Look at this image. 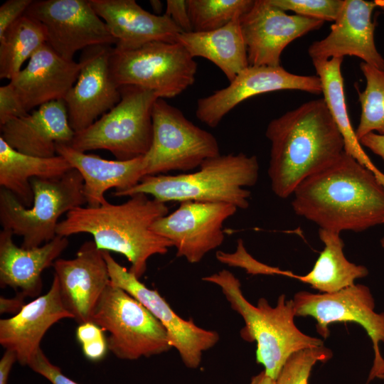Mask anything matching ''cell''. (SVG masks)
<instances>
[{"label":"cell","mask_w":384,"mask_h":384,"mask_svg":"<svg viewBox=\"0 0 384 384\" xmlns=\"http://www.w3.org/2000/svg\"><path fill=\"white\" fill-rule=\"evenodd\" d=\"M177 42L193 58L202 57L214 63L230 82L249 66L240 19L210 31L182 32Z\"/></svg>","instance_id":"484cf974"},{"label":"cell","mask_w":384,"mask_h":384,"mask_svg":"<svg viewBox=\"0 0 384 384\" xmlns=\"http://www.w3.org/2000/svg\"><path fill=\"white\" fill-rule=\"evenodd\" d=\"M63 319L73 316L64 306L54 275L47 293L26 304L14 316L0 320V343L16 353L21 366H28L46 331Z\"/></svg>","instance_id":"44dd1931"},{"label":"cell","mask_w":384,"mask_h":384,"mask_svg":"<svg viewBox=\"0 0 384 384\" xmlns=\"http://www.w3.org/2000/svg\"><path fill=\"white\" fill-rule=\"evenodd\" d=\"M53 267L65 307L79 324L91 321L98 301L110 283L103 251L88 240L74 258H58Z\"/></svg>","instance_id":"ac0fdd59"},{"label":"cell","mask_w":384,"mask_h":384,"mask_svg":"<svg viewBox=\"0 0 384 384\" xmlns=\"http://www.w3.org/2000/svg\"><path fill=\"white\" fill-rule=\"evenodd\" d=\"M25 14L43 25L46 43L68 60L80 50L116 44L90 0L33 1Z\"/></svg>","instance_id":"7c38bea8"},{"label":"cell","mask_w":384,"mask_h":384,"mask_svg":"<svg viewBox=\"0 0 384 384\" xmlns=\"http://www.w3.org/2000/svg\"><path fill=\"white\" fill-rule=\"evenodd\" d=\"M18 361L17 354L11 349H6L0 360V384H7L12 366Z\"/></svg>","instance_id":"7bdbcfd3"},{"label":"cell","mask_w":384,"mask_h":384,"mask_svg":"<svg viewBox=\"0 0 384 384\" xmlns=\"http://www.w3.org/2000/svg\"><path fill=\"white\" fill-rule=\"evenodd\" d=\"M116 40L114 48L124 51L154 41L177 42L182 31L166 14L156 15L134 0H90Z\"/></svg>","instance_id":"7402d4cb"},{"label":"cell","mask_w":384,"mask_h":384,"mask_svg":"<svg viewBox=\"0 0 384 384\" xmlns=\"http://www.w3.org/2000/svg\"><path fill=\"white\" fill-rule=\"evenodd\" d=\"M81 67L80 61L62 58L45 43L9 84L28 113L43 104L64 100Z\"/></svg>","instance_id":"ffe728a7"},{"label":"cell","mask_w":384,"mask_h":384,"mask_svg":"<svg viewBox=\"0 0 384 384\" xmlns=\"http://www.w3.org/2000/svg\"><path fill=\"white\" fill-rule=\"evenodd\" d=\"M237 210L227 203L183 201L173 213L156 220L151 230L172 242L177 257L198 263L223 244V223Z\"/></svg>","instance_id":"5bb4252c"},{"label":"cell","mask_w":384,"mask_h":384,"mask_svg":"<svg viewBox=\"0 0 384 384\" xmlns=\"http://www.w3.org/2000/svg\"><path fill=\"white\" fill-rule=\"evenodd\" d=\"M28 366L51 384H79L63 374L58 366L53 364L41 348L38 350Z\"/></svg>","instance_id":"d590c367"},{"label":"cell","mask_w":384,"mask_h":384,"mask_svg":"<svg viewBox=\"0 0 384 384\" xmlns=\"http://www.w3.org/2000/svg\"><path fill=\"white\" fill-rule=\"evenodd\" d=\"M25 297L16 293V296L11 298L4 297H0V313L14 314L18 313L25 304Z\"/></svg>","instance_id":"ee69618b"},{"label":"cell","mask_w":384,"mask_h":384,"mask_svg":"<svg viewBox=\"0 0 384 384\" xmlns=\"http://www.w3.org/2000/svg\"><path fill=\"white\" fill-rule=\"evenodd\" d=\"M380 245H381V247L383 248L384 250V237H383L380 240Z\"/></svg>","instance_id":"681fc988"},{"label":"cell","mask_w":384,"mask_h":384,"mask_svg":"<svg viewBox=\"0 0 384 384\" xmlns=\"http://www.w3.org/2000/svg\"><path fill=\"white\" fill-rule=\"evenodd\" d=\"M375 1L344 0L341 11L323 39L308 48L311 60H328L345 55L356 56L368 65L384 70V58L374 38L375 23L372 20Z\"/></svg>","instance_id":"d6986e66"},{"label":"cell","mask_w":384,"mask_h":384,"mask_svg":"<svg viewBox=\"0 0 384 384\" xmlns=\"http://www.w3.org/2000/svg\"><path fill=\"white\" fill-rule=\"evenodd\" d=\"M111 46H95L83 50L80 72L64 98L69 123L75 133L92 124L120 100L119 87L110 69Z\"/></svg>","instance_id":"e0dca14e"},{"label":"cell","mask_w":384,"mask_h":384,"mask_svg":"<svg viewBox=\"0 0 384 384\" xmlns=\"http://www.w3.org/2000/svg\"><path fill=\"white\" fill-rule=\"evenodd\" d=\"M45 43L43 25L26 14L20 17L0 37V78L12 80Z\"/></svg>","instance_id":"f546056e"},{"label":"cell","mask_w":384,"mask_h":384,"mask_svg":"<svg viewBox=\"0 0 384 384\" xmlns=\"http://www.w3.org/2000/svg\"><path fill=\"white\" fill-rule=\"evenodd\" d=\"M359 142L361 146L369 149L384 161V135L370 132L363 137Z\"/></svg>","instance_id":"b9f144b4"},{"label":"cell","mask_w":384,"mask_h":384,"mask_svg":"<svg viewBox=\"0 0 384 384\" xmlns=\"http://www.w3.org/2000/svg\"><path fill=\"white\" fill-rule=\"evenodd\" d=\"M196 172L178 175H149L124 191H115L117 197L136 193L150 195L163 202L227 203L240 209L249 207L250 191L259 176L256 156L244 153L220 154L205 160Z\"/></svg>","instance_id":"5b68a950"},{"label":"cell","mask_w":384,"mask_h":384,"mask_svg":"<svg viewBox=\"0 0 384 384\" xmlns=\"http://www.w3.org/2000/svg\"><path fill=\"white\" fill-rule=\"evenodd\" d=\"M375 2L378 7H380L384 9V0H375Z\"/></svg>","instance_id":"7dc6e473"},{"label":"cell","mask_w":384,"mask_h":384,"mask_svg":"<svg viewBox=\"0 0 384 384\" xmlns=\"http://www.w3.org/2000/svg\"><path fill=\"white\" fill-rule=\"evenodd\" d=\"M254 1L187 0L193 31L216 30L240 19L251 9Z\"/></svg>","instance_id":"1f68e13d"},{"label":"cell","mask_w":384,"mask_h":384,"mask_svg":"<svg viewBox=\"0 0 384 384\" xmlns=\"http://www.w3.org/2000/svg\"><path fill=\"white\" fill-rule=\"evenodd\" d=\"M360 68L366 86L357 90L361 113L355 130L358 141L365 135L375 132L384 135V70L362 62Z\"/></svg>","instance_id":"4dcf8cb0"},{"label":"cell","mask_w":384,"mask_h":384,"mask_svg":"<svg viewBox=\"0 0 384 384\" xmlns=\"http://www.w3.org/2000/svg\"><path fill=\"white\" fill-rule=\"evenodd\" d=\"M378 378H379V379H382V380H384V373H382V374H381V375H380V376H379V377H378Z\"/></svg>","instance_id":"f907efd6"},{"label":"cell","mask_w":384,"mask_h":384,"mask_svg":"<svg viewBox=\"0 0 384 384\" xmlns=\"http://www.w3.org/2000/svg\"><path fill=\"white\" fill-rule=\"evenodd\" d=\"M296 316H311L317 333L326 338L329 326L338 322H354L361 326L370 338L374 359L368 381L384 373V358L380 343H384V312L375 311L373 294L366 285L354 284L332 293L300 291L293 298Z\"/></svg>","instance_id":"8fae6325"},{"label":"cell","mask_w":384,"mask_h":384,"mask_svg":"<svg viewBox=\"0 0 384 384\" xmlns=\"http://www.w3.org/2000/svg\"><path fill=\"white\" fill-rule=\"evenodd\" d=\"M342 58L312 61L320 78L324 100L344 142V151L368 169L380 175L382 172L365 153L353 129L347 110L341 74Z\"/></svg>","instance_id":"f1b7e54d"},{"label":"cell","mask_w":384,"mask_h":384,"mask_svg":"<svg viewBox=\"0 0 384 384\" xmlns=\"http://www.w3.org/2000/svg\"><path fill=\"white\" fill-rule=\"evenodd\" d=\"M119 90V102L90 127L75 133L68 145L82 152L105 149L120 161L148 152L153 139L152 107L159 97L137 86Z\"/></svg>","instance_id":"52a82bcc"},{"label":"cell","mask_w":384,"mask_h":384,"mask_svg":"<svg viewBox=\"0 0 384 384\" xmlns=\"http://www.w3.org/2000/svg\"><path fill=\"white\" fill-rule=\"evenodd\" d=\"M13 234L6 229L0 232V285L10 287L25 298L40 294L41 274L53 266L68 245L67 237L56 235L50 241L33 248L18 247Z\"/></svg>","instance_id":"cb8c5ba5"},{"label":"cell","mask_w":384,"mask_h":384,"mask_svg":"<svg viewBox=\"0 0 384 384\" xmlns=\"http://www.w3.org/2000/svg\"><path fill=\"white\" fill-rule=\"evenodd\" d=\"M217 259L229 266L239 267L246 270L247 273L252 274H279L284 275L285 271L277 267L264 265L250 256L244 247L241 239L238 240L237 250L234 253H228L222 251L216 252Z\"/></svg>","instance_id":"e575fe53"},{"label":"cell","mask_w":384,"mask_h":384,"mask_svg":"<svg viewBox=\"0 0 384 384\" xmlns=\"http://www.w3.org/2000/svg\"><path fill=\"white\" fill-rule=\"evenodd\" d=\"M153 139L143 156V177L198 168L220 154L216 138L189 121L178 108L158 98L152 107Z\"/></svg>","instance_id":"30bf717a"},{"label":"cell","mask_w":384,"mask_h":384,"mask_svg":"<svg viewBox=\"0 0 384 384\" xmlns=\"http://www.w3.org/2000/svg\"><path fill=\"white\" fill-rule=\"evenodd\" d=\"M150 5L156 15H161L162 3L159 0H151Z\"/></svg>","instance_id":"bcb514c9"},{"label":"cell","mask_w":384,"mask_h":384,"mask_svg":"<svg viewBox=\"0 0 384 384\" xmlns=\"http://www.w3.org/2000/svg\"><path fill=\"white\" fill-rule=\"evenodd\" d=\"M81 346L84 356L92 362L103 359L108 349L107 341L105 336Z\"/></svg>","instance_id":"60d3db41"},{"label":"cell","mask_w":384,"mask_h":384,"mask_svg":"<svg viewBox=\"0 0 384 384\" xmlns=\"http://www.w3.org/2000/svg\"><path fill=\"white\" fill-rule=\"evenodd\" d=\"M332 356L331 350L324 345L294 352L280 370L276 384H308L314 366L328 361Z\"/></svg>","instance_id":"d6a6232c"},{"label":"cell","mask_w":384,"mask_h":384,"mask_svg":"<svg viewBox=\"0 0 384 384\" xmlns=\"http://www.w3.org/2000/svg\"><path fill=\"white\" fill-rule=\"evenodd\" d=\"M110 334L108 349L118 358L134 361L169 351L167 331L137 299L110 282L92 321Z\"/></svg>","instance_id":"ba28073f"},{"label":"cell","mask_w":384,"mask_h":384,"mask_svg":"<svg viewBox=\"0 0 384 384\" xmlns=\"http://www.w3.org/2000/svg\"><path fill=\"white\" fill-rule=\"evenodd\" d=\"M292 195L295 213L321 229L362 232L384 223V187L345 151L304 179Z\"/></svg>","instance_id":"6da1fadb"},{"label":"cell","mask_w":384,"mask_h":384,"mask_svg":"<svg viewBox=\"0 0 384 384\" xmlns=\"http://www.w3.org/2000/svg\"><path fill=\"white\" fill-rule=\"evenodd\" d=\"M202 280L218 285L232 309L245 322L241 338L255 342L256 361L265 372L276 379L288 358L294 352L324 345L322 339L302 332L294 323L296 316L293 299L281 294L274 306L260 298L256 306L243 295L240 280L229 270H223L206 276Z\"/></svg>","instance_id":"277c9868"},{"label":"cell","mask_w":384,"mask_h":384,"mask_svg":"<svg viewBox=\"0 0 384 384\" xmlns=\"http://www.w3.org/2000/svg\"><path fill=\"white\" fill-rule=\"evenodd\" d=\"M324 21L289 15L270 0H255L240 19L251 66H279L284 48L294 40L320 28Z\"/></svg>","instance_id":"2e32d148"},{"label":"cell","mask_w":384,"mask_h":384,"mask_svg":"<svg viewBox=\"0 0 384 384\" xmlns=\"http://www.w3.org/2000/svg\"><path fill=\"white\" fill-rule=\"evenodd\" d=\"M250 384H276V379L270 377L263 370L253 376Z\"/></svg>","instance_id":"f6af8a7d"},{"label":"cell","mask_w":384,"mask_h":384,"mask_svg":"<svg viewBox=\"0 0 384 384\" xmlns=\"http://www.w3.org/2000/svg\"><path fill=\"white\" fill-rule=\"evenodd\" d=\"M166 4L165 14L171 18L182 32L193 31L187 0H167Z\"/></svg>","instance_id":"f35d334b"},{"label":"cell","mask_w":384,"mask_h":384,"mask_svg":"<svg viewBox=\"0 0 384 384\" xmlns=\"http://www.w3.org/2000/svg\"><path fill=\"white\" fill-rule=\"evenodd\" d=\"M32 0H8L0 6V37L16 20L25 14Z\"/></svg>","instance_id":"74e56055"},{"label":"cell","mask_w":384,"mask_h":384,"mask_svg":"<svg viewBox=\"0 0 384 384\" xmlns=\"http://www.w3.org/2000/svg\"><path fill=\"white\" fill-rule=\"evenodd\" d=\"M282 10L321 21H335L344 0H270Z\"/></svg>","instance_id":"836d02e7"},{"label":"cell","mask_w":384,"mask_h":384,"mask_svg":"<svg viewBox=\"0 0 384 384\" xmlns=\"http://www.w3.org/2000/svg\"><path fill=\"white\" fill-rule=\"evenodd\" d=\"M55 149L56 154L65 159L81 174L83 193L89 207L107 203L105 193L110 188L124 191L136 186L143 178L144 156L125 161L107 160L63 143H56Z\"/></svg>","instance_id":"d4e9b609"},{"label":"cell","mask_w":384,"mask_h":384,"mask_svg":"<svg viewBox=\"0 0 384 384\" xmlns=\"http://www.w3.org/2000/svg\"><path fill=\"white\" fill-rule=\"evenodd\" d=\"M318 233L324 247L312 270L302 276L291 272L290 277L309 284L320 293H332L368 274L365 266L351 262L345 257L341 233L319 228Z\"/></svg>","instance_id":"83f0119b"},{"label":"cell","mask_w":384,"mask_h":384,"mask_svg":"<svg viewBox=\"0 0 384 384\" xmlns=\"http://www.w3.org/2000/svg\"><path fill=\"white\" fill-rule=\"evenodd\" d=\"M102 251L111 283L142 303L165 327L170 344L178 351L183 364L188 368H197L203 353L219 341V334L198 326L193 319L186 320L178 316L157 290L146 287L109 251Z\"/></svg>","instance_id":"4fadbf2b"},{"label":"cell","mask_w":384,"mask_h":384,"mask_svg":"<svg viewBox=\"0 0 384 384\" xmlns=\"http://www.w3.org/2000/svg\"><path fill=\"white\" fill-rule=\"evenodd\" d=\"M268 176L280 198L292 195L309 176L332 164L344 151L343 139L324 98L308 101L270 121Z\"/></svg>","instance_id":"7a4b0ae2"},{"label":"cell","mask_w":384,"mask_h":384,"mask_svg":"<svg viewBox=\"0 0 384 384\" xmlns=\"http://www.w3.org/2000/svg\"><path fill=\"white\" fill-rule=\"evenodd\" d=\"M283 90H297L314 95L322 93L321 80L317 75L293 74L281 65H249L228 86L198 99L196 116L207 126L215 128L240 102L258 95Z\"/></svg>","instance_id":"9a60e30c"},{"label":"cell","mask_w":384,"mask_h":384,"mask_svg":"<svg viewBox=\"0 0 384 384\" xmlns=\"http://www.w3.org/2000/svg\"><path fill=\"white\" fill-rule=\"evenodd\" d=\"M169 211L165 203L136 193L121 204L107 202L69 211L58 223L56 235L90 234L99 250L124 255L131 263L129 271L140 279L151 256L165 255L173 247L170 240L151 230L153 223Z\"/></svg>","instance_id":"3957f363"},{"label":"cell","mask_w":384,"mask_h":384,"mask_svg":"<svg viewBox=\"0 0 384 384\" xmlns=\"http://www.w3.org/2000/svg\"><path fill=\"white\" fill-rule=\"evenodd\" d=\"M27 114L10 85L1 86L0 125Z\"/></svg>","instance_id":"8d00e7d4"},{"label":"cell","mask_w":384,"mask_h":384,"mask_svg":"<svg viewBox=\"0 0 384 384\" xmlns=\"http://www.w3.org/2000/svg\"><path fill=\"white\" fill-rule=\"evenodd\" d=\"M0 137L11 148L43 158L57 155L56 143L68 144L75 135L63 100L43 104L31 113L0 125Z\"/></svg>","instance_id":"603a6c76"},{"label":"cell","mask_w":384,"mask_h":384,"mask_svg":"<svg viewBox=\"0 0 384 384\" xmlns=\"http://www.w3.org/2000/svg\"><path fill=\"white\" fill-rule=\"evenodd\" d=\"M31 184L33 202L25 207L9 191L0 190V222L3 229L23 237L21 247H39L56 235L60 217L82 206L84 181L80 172L72 169L54 179L33 178Z\"/></svg>","instance_id":"8992f818"},{"label":"cell","mask_w":384,"mask_h":384,"mask_svg":"<svg viewBox=\"0 0 384 384\" xmlns=\"http://www.w3.org/2000/svg\"><path fill=\"white\" fill-rule=\"evenodd\" d=\"M110 69L118 87H139L164 99L179 95L193 84L197 63L180 43L154 41L129 50L113 48Z\"/></svg>","instance_id":"9c48e42d"},{"label":"cell","mask_w":384,"mask_h":384,"mask_svg":"<svg viewBox=\"0 0 384 384\" xmlns=\"http://www.w3.org/2000/svg\"><path fill=\"white\" fill-rule=\"evenodd\" d=\"M377 179L380 183V184L384 187V174H383L379 177H377Z\"/></svg>","instance_id":"c3c4849f"},{"label":"cell","mask_w":384,"mask_h":384,"mask_svg":"<svg viewBox=\"0 0 384 384\" xmlns=\"http://www.w3.org/2000/svg\"><path fill=\"white\" fill-rule=\"evenodd\" d=\"M60 155L43 158L27 155L11 148L0 137V185L27 208L33 202V178L54 179L72 169Z\"/></svg>","instance_id":"4316f807"},{"label":"cell","mask_w":384,"mask_h":384,"mask_svg":"<svg viewBox=\"0 0 384 384\" xmlns=\"http://www.w3.org/2000/svg\"><path fill=\"white\" fill-rule=\"evenodd\" d=\"M104 336L103 330L92 321L80 324L76 329V338L81 346Z\"/></svg>","instance_id":"ab89813d"}]
</instances>
